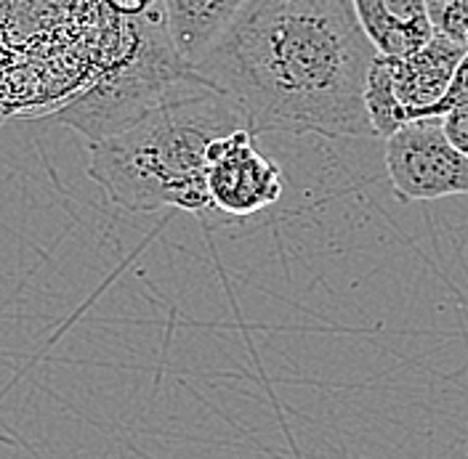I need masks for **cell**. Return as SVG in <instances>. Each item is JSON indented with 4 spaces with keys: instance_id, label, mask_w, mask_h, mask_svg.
<instances>
[{
    "instance_id": "1",
    "label": "cell",
    "mask_w": 468,
    "mask_h": 459,
    "mask_svg": "<svg viewBox=\"0 0 468 459\" xmlns=\"http://www.w3.org/2000/svg\"><path fill=\"white\" fill-rule=\"evenodd\" d=\"M376 48L351 0H248L195 72L224 93L253 136H373L365 78Z\"/></svg>"
},
{
    "instance_id": "7",
    "label": "cell",
    "mask_w": 468,
    "mask_h": 459,
    "mask_svg": "<svg viewBox=\"0 0 468 459\" xmlns=\"http://www.w3.org/2000/svg\"><path fill=\"white\" fill-rule=\"evenodd\" d=\"M351 5L365 37L380 57H408L434 35L426 0H351Z\"/></svg>"
},
{
    "instance_id": "2",
    "label": "cell",
    "mask_w": 468,
    "mask_h": 459,
    "mask_svg": "<svg viewBox=\"0 0 468 459\" xmlns=\"http://www.w3.org/2000/svg\"><path fill=\"white\" fill-rule=\"evenodd\" d=\"M237 128H248L239 110L200 80L131 128L88 146V175L122 210L176 207L213 221L205 189L207 146Z\"/></svg>"
},
{
    "instance_id": "5",
    "label": "cell",
    "mask_w": 468,
    "mask_h": 459,
    "mask_svg": "<svg viewBox=\"0 0 468 459\" xmlns=\"http://www.w3.org/2000/svg\"><path fill=\"white\" fill-rule=\"evenodd\" d=\"M205 189L213 221H245L282 197V171L256 149V136L248 128H237L207 146Z\"/></svg>"
},
{
    "instance_id": "9",
    "label": "cell",
    "mask_w": 468,
    "mask_h": 459,
    "mask_svg": "<svg viewBox=\"0 0 468 459\" xmlns=\"http://www.w3.org/2000/svg\"><path fill=\"white\" fill-rule=\"evenodd\" d=\"M362 101H365V115L370 122V133L378 139L394 136L402 125H408L405 107L397 99L394 90V75H391V57H380L376 54L367 78H365V90H362Z\"/></svg>"
},
{
    "instance_id": "15",
    "label": "cell",
    "mask_w": 468,
    "mask_h": 459,
    "mask_svg": "<svg viewBox=\"0 0 468 459\" xmlns=\"http://www.w3.org/2000/svg\"><path fill=\"white\" fill-rule=\"evenodd\" d=\"M466 51H468V40H466Z\"/></svg>"
},
{
    "instance_id": "6",
    "label": "cell",
    "mask_w": 468,
    "mask_h": 459,
    "mask_svg": "<svg viewBox=\"0 0 468 459\" xmlns=\"http://www.w3.org/2000/svg\"><path fill=\"white\" fill-rule=\"evenodd\" d=\"M466 54L468 51L461 43L434 32L423 48L412 51L408 57H391L394 90H397L399 104L405 107L408 122L412 112L431 107L447 90L458 64Z\"/></svg>"
},
{
    "instance_id": "3",
    "label": "cell",
    "mask_w": 468,
    "mask_h": 459,
    "mask_svg": "<svg viewBox=\"0 0 468 459\" xmlns=\"http://www.w3.org/2000/svg\"><path fill=\"white\" fill-rule=\"evenodd\" d=\"M203 78L176 54L163 5L136 19L131 51L57 112V122L78 130L88 146L99 144L157 110Z\"/></svg>"
},
{
    "instance_id": "8",
    "label": "cell",
    "mask_w": 468,
    "mask_h": 459,
    "mask_svg": "<svg viewBox=\"0 0 468 459\" xmlns=\"http://www.w3.org/2000/svg\"><path fill=\"white\" fill-rule=\"evenodd\" d=\"M248 0H160L176 54L192 69L229 29Z\"/></svg>"
},
{
    "instance_id": "10",
    "label": "cell",
    "mask_w": 468,
    "mask_h": 459,
    "mask_svg": "<svg viewBox=\"0 0 468 459\" xmlns=\"http://www.w3.org/2000/svg\"><path fill=\"white\" fill-rule=\"evenodd\" d=\"M458 110H468V54L458 64V69H455V75H452L447 90L439 96L431 107L412 112L410 122H415V120H441V117L458 112Z\"/></svg>"
},
{
    "instance_id": "12",
    "label": "cell",
    "mask_w": 468,
    "mask_h": 459,
    "mask_svg": "<svg viewBox=\"0 0 468 459\" xmlns=\"http://www.w3.org/2000/svg\"><path fill=\"white\" fill-rule=\"evenodd\" d=\"M441 128H444V136L450 139V144L468 160V110H458L452 115L441 117Z\"/></svg>"
},
{
    "instance_id": "4",
    "label": "cell",
    "mask_w": 468,
    "mask_h": 459,
    "mask_svg": "<svg viewBox=\"0 0 468 459\" xmlns=\"http://www.w3.org/2000/svg\"><path fill=\"white\" fill-rule=\"evenodd\" d=\"M386 172L405 204L468 194V160L444 136L441 120H415L388 136Z\"/></svg>"
},
{
    "instance_id": "13",
    "label": "cell",
    "mask_w": 468,
    "mask_h": 459,
    "mask_svg": "<svg viewBox=\"0 0 468 459\" xmlns=\"http://www.w3.org/2000/svg\"><path fill=\"white\" fill-rule=\"evenodd\" d=\"M101 5L120 19H139L149 14L154 5H160V0H101Z\"/></svg>"
},
{
    "instance_id": "16",
    "label": "cell",
    "mask_w": 468,
    "mask_h": 459,
    "mask_svg": "<svg viewBox=\"0 0 468 459\" xmlns=\"http://www.w3.org/2000/svg\"><path fill=\"white\" fill-rule=\"evenodd\" d=\"M466 459H468V452H466Z\"/></svg>"
},
{
    "instance_id": "11",
    "label": "cell",
    "mask_w": 468,
    "mask_h": 459,
    "mask_svg": "<svg viewBox=\"0 0 468 459\" xmlns=\"http://www.w3.org/2000/svg\"><path fill=\"white\" fill-rule=\"evenodd\" d=\"M429 8V22L439 35L461 43L466 48L468 40V0H455V3H426Z\"/></svg>"
},
{
    "instance_id": "14",
    "label": "cell",
    "mask_w": 468,
    "mask_h": 459,
    "mask_svg": "<svg viewBox=\"0 0 468 459\" xmlns=\"http://www.w3.org/2000/svg\"><path fill=\"white\" fill-rule=\"evenodd\" d=\"M426 3H437V5H441V3H455V0H426Z\"/></svg>"
}]
</instances>
